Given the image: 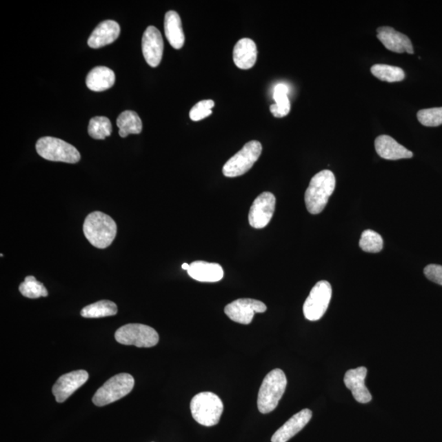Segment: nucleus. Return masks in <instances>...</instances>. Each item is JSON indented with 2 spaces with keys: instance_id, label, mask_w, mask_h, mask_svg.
<instances>
[{
  "instance_id": "obj_1",
  "label": "nucleus",
  "mask_w": 442,
  "mask_h": 442,
  "mask_svg": "<svg viewBox=\"0 0 442 442\" xmlns=\"http://www.w3.org/2000/svg\"><path fill=\"white\" fill-rule=\"evenodd\" d=\"M336 178L330 170H323L314 176L305 194L308 211L313 215L321 213L334 192Z\"/></svg>"
},
{
  "instance_id": "obj_2",
  "label": "nucleus",
  "mask_w": 442,
  "mask_h": 442,
  "mask_svg": "<svg viewBox=\"0 0 442 442\" xmlns=\"http://www.w3.org/2000/svg\"><path fill=\"white\" fill-rule=\"evenodd\" d=\"M83 231L94 247L104 249L110 246L115 239L117 227L111 217L101 212H94L86 218Z\"/></svg>"
},
{
  "instance_id": "obj_3",
  "label": "nucleus",
  "mask_w": 442,
  "mask_h": 442,
  "mask_svg": "<svg viewBox=\"0 0 442 442\" xmlns=\"http://www.w3.org/2000/svg\"><path fill=\"white\" fill-rule=\"evenodd\" d=\"M288 380L280 369L270 371L262 382L258 393L257 407L262 414H269L277 409L286 390Z\"/></svg>"
},
{
  "instance_id": "obj_4",
  "label": "nucleus",
  "mask_w": 442,
  "mask_h": 442,
  "mask_svg": "<svg viewBox=\"0 0 442 442\" xmlns=\"http://www.w3.org/2000/svg\"><path fill=\"white\" fill-rule=\"evenodd\" d=\"M192 418L205 427L217 425L224 410V405L216 394L204 392L197 394L190 403Z\"/></svg>"
},
{
  "instance_id": "obj_5",
  "label": "nucleus",
  "mask_w": 442,
  "mask_h": 442,
  "mask_svg": "<svg viewBox=\"0 0 442 442\" xmlns=\"http://www.w3.org/2000/svg\"><path fill=\"white\" fill-rule=\"evenodd\" d=\"M38 154L46 160L75 164L81 160L77 148L63 140L54 137H43L37 143Z\"/></svg>"
},
{
  "instance_id": "obj_6",
  "label": "nucleus",
  "mask_w": 442,
  "mask_h": 442,
  "mask_svg": "<svg viewBox=\"0 0 442 442\" xmlns=\"http://www.w3.org/2000/svg\"><path fill=\"white\" fill-rule=\"evenodd\" d=\"M134 379L129 374H119L108 379L95 392L93 402L95 405L104 406L113 403L128 395L133 390Z\"/></svg>"
},
{
  "instance_id": "obj_7",
  "label": "nucleus",
  "mask_w": 442,
  "mask_h": 442,
  "mask_svg": "<svg viewBox=\"0 0 442 442\" xmlns=\"http://www.w3.org/2000/svg\"><path fill=\"white\" fill-rule=\"evenodd\" d=\"M261 152V143L257 140H252L245 144L242 150L232 157L229 161H227V163L223 166V174L229 178L243 176L259 159Z\"/></svg>"
},
{
  "instance_id": "obj_8",
  "label": "nucleus",
  "mask_w": 442,
  "mask_h": 442,
  "mask_svg": "<svg viewBox=\"0 0 442 442\" xmlns=\"http://www.w3.org/2000/svg\"><path fill=\"white\" fill-rule=\"evenodd\" d=\"M117 343L137 348H152L159 341V336L152 327L141 323H129L118 329L115 334Z\"/></svg>"
},
{
  "instance_id": "obj_9",
  "label": "nucleus",
  "mask_w": 442,
  "mask_h": 442,
  "mask_svg": "<svg viewBox=\"0 0 442 442\" xmlns=\"http://www.w3.org/2000/svg\"><path fill=\"white\" fill-rule=\"evenodd\" d=\"M331 284L322 280L314 286L303 305L305 319L310 321H317L325 314L331 301Z\"/></svg>"
},
{
  "instance_id": "obj_10",
  "label": "nucleus",
  "mask_w": 442,
  "mask_h": 442,
  "mask_svg": "<svg viewBox=\"0 0 442 442\" xmlns=\"http://www.w3.org/2000/svg\"><path fill=\"white\" fill-rule=\"evenodd\" d=\"M277 199L270 192H262L254 201L249 211V224L255 229H263L274 216Z\"/></svg>"
},
{
  "instance_id": "obj_11",
  "label": "nucleus",
  "mask_w": 442,
  "mask_h": 442,
  "mask_svg": "<svg viewBox=\"0 0 442 442\" xmlns=\"http://www.w3.org/2000/svg\"><path fill=\"white\" fill-rule=\"evenodd\" d=\"M266 310L267 306L261 301L241 299L228 304L225 313L234 322L249 325L256 313H264Z\"/></svg>"
},
{
  "instance_id": "obj_12",
  "label": "nucleus",
  "mask_w": 442,
  "mask_h": 442,
  "mask_svg": "<svg viewBox=\"0 0 442 442\" xmlns=\"http://www.w3.org/2000/svg\"><path fill=\"white\" fill-rule=\"evenodd\" d=\"M164 43L159 30L148 26L143 33L142 50L144 59L152 68H157L163 59Z\"/></svg>"
},
{
  "instance_id": "obj_13",
  "label": "nucleus",
  "mask_w": 442,
  "mask_h": 442,
  "mask_svg": "<svg viewBox=\"0 0 442 442\" xmlns=\"http://www.w3.org/2000/svg\"><path fill=\"white\" fill-rule=\"evenodd\" d=\"M89 379V374L86 370L72 371L66 374L57 381L52 387V394L57 401L63 403L68 399L78 388L84 385Z\"/></svg>"
},
{
  "instance_id": "obj_14",
  "label": "nucleus",
  "mask_w": 442,
  "mask_h": 442,
  "mask_svg": "<svg viewBox=\"0 0 442 442\" xmlns=\"http://www.w3.org/2000/svg\"><path fill=\"white\" fill-rule=\"evenodd\" d=\"M377 37L386 49L398 54L407 52L414 54L412 42L408 37L402 34L390 26H382L377 30Z\"/></svg>"
},
{
  "instance_id": "obj_15",
  "label": "nucleus",
  "mask_w": 442,
  "mask_h": 442,
  "mask_svg": "<svg viewBox=\"0 0 442 442\" xmlns=\"http://www.w3.org/2000/svg\"><path fill=\"white\" fill-rule=\"evenodd\" d=\"M367 372L365 367H359L348 370L344 377L345 387L351 390L354 399L361 404H367L372 401L371 394L365 385Z\"/></svg>"
},
{
  "instance_id": "obj_16",
  "label": "nucleus",
  "mask_w": 442,
  "mask_h": 442,
  "mask_svg": "<svg viewBox=\"0 0 442 442\" xmlns=\"http://www.w3.org/2000/svg\"><path fill=\"white\" fill-rule=\"evenodd\" d=\"M312 418V410L304 409L283 424L271 439L272 442H287L292 439L299 432L308 425L310 420Z\"/></svg>"
},
{
  "instance_id": "obj_17",
  "label": "nucleus",
  "mask_w": 442,
  "mask_h": 442,
  "mask_svg": "<svg viewBox=\"0 0 442 442\" xmlns=\"http://www.w3.org/2000/svg\"><path fill=\"white\" fill-rule=\"evenodd\" d=\"M374 146L379 157L386 160L411 159L414 154L389 135H380L375 139Z\"/></svg>"
},
{
  "instance_id": "obj_18",
  "label": "nucleus",
  "mask_w": 442,
  "mask_h": 442,
  "mask_svg": "<svg viewBox=\"0 0 442 442\" xmlns=\"http://www.w3.org/2000/svg\"><path fill=\"white\" fill-rule=\"evenodd\" d=\"M120 33V26L116 21H104L92 32L88 45L92 49H99L115 41Z\"/></svg>"
},
{
  "instance_id": "obj_19",
  "label": "nucleus",
  "mask_w": 442,
  "mask_h": 442,
  "mask_svg": "<svg viewBox=\"0 0 442 442\" xmlns=\"http://www.w3.org/2000/svg\"><path fill=\"white\" fill-rule=\"evenodd\" d=\"M188 274L192 279L203 283H216L224 277V270L221 265L203 261L192 262Z\"/></svg>"
},
{
  "instance_id": "obj_20",
  "label": "nucleus",
  "mask_w": 442,
  "mask_h": 442,
  "mask_svg": "<svg viewBox=\"0 0 442 442\" xmlns=\"http://www.w3.org/2000/svg\"><path fill=\"white\" fill-rule=\"evenodd\" d=\"M234 63L240 69L248 70L254 67L257 59L256 43L249 38L241 39L233 51Z\"/></svg>"
},
{
  "instance_id": "obj_21",
  "label": "nucleus",
  "mask_w": 442,
  "mask_h": 442,
  "mask_svg": "<svg viewBox=\"0 0 442 442\" xmlns=\"http://www.w3.org/2000/svg\"><path fill=\"white\" fill-rule=\"evenodd\" d=\"M164 28L166 39L174 49L181 50L185 45V37L182 28L181 17L177 12L165 13Z\"/></svg>"
},
{
  "instance_id": "obj_22",
  "label": "nucleus",
  "mask_w": 442,
  "mask_h": 442,
  "mask_svg": "<svg viewBox=\"0 0 442 442\" xmlns=\"http://www.w3.org/2000/svg\"><path fill=\"white\" fill-rule=\"evenodd\" d=\"M115 73L110 68L97 67L92 69L86 78V86L92 91L102 92L115 84Z\"/></svg>"
},
{
  "instance_id": "obj_23",
  "label": "nucleus",
  "mask_w": 442,
  "mask_h": 442,
  "mask_svg": "<svg viewBox=\"0 0 442 442\" xmlns=\"http://www.w3.org/2000/svg\"><path fill=\"white\" fill-rule=\"evenodd\" d=\"M117 125L119 128V135L125 138L129 134H139L142 132L143 123L138 114L134 111H125L117 118Z\"/></svg>"
},
{
  "instance_id": "obj_24",
  "label": "nucleus",
  "mask_w": 442,
  "mask_h": 442,
  "mask_svg": "<svg viewBox=\"0 0 442 442\" xmlns=\"http://www.w3.org/2000/svg\"><path fill=\"white\" fill-rule=\"evenodd\" d=\"M288 88L285 84H279L274 87L273 98L275 103L270 109L274 117H286L291 110V103L288 98Z\"/></svg>"
},
{
  "instance_id": "obj_25",
  "label": "nucleus",
  "mask_w": 442,
  "mask_h": 442,
  "mask_svg": "<svg viewBox=\"0 0 442 442\" xmlns=\"http://www.w3.org/2000/svg\"><path fill=\"white\" fill-rule=\"evenodd\" d=\"M117 306L111 301L103 300L86 306L82 309L81 317L89 319H97L115 316Z\"/></svg>"
},
{
  "instance_id": "obj_26",
  "label": "nucleus",
  "mask_w": 442,
  "mask_h": 442,
  "mask_svg": "<svg viewBox=\"0 0 442 442\" xmlns=\"http://www.w3.org/2000/svg\"><path fill=\"white\" fill-rule=\"evenodd\" d=\"M371 73L380 81L388 83L400 82L405 77V74L401 68L386 64L374 65L371 68Z\"/></svg>"
},
{
  "instance_id": "obj_27",
  "label": "nucleus",
  "mask_w": 442,
  "mask_h": 442,
  "mask_svg": "<svg viewBox=\"0 0 442 442\" xmlns=\"http://www.w3.org/2000/svg\"><path fill=\"white\" fill-rule=\"evenodd\" d=\"M88 132L94 139H105L110 137L112 126L110 120L105 117H95L90 121Z\"/></svg>"
},
{
  "instance_id": "obj_28",
  "label": "nucleus",
  "mask_w": 442,
  "mask_h": 442,
  "mask_svg": "<svg viewBox=\"0 0 442 442\" xmlns=\"http://www.w3.org/2000/svg\"><path fill=\"white\" fill-rule=\"evenodd\" d=\"M19 291L21 295L30 299H36L49 295V292L43 284L39 282L34 277H26L24 282L20 284Z\"/></svg>"
},
{
  "instance_id": "obj_29",
  "label": "nucleus",
  "mask_w": 442,
  "mask_h": 442,
  "mask_svg": "<svg viewBox=\"0 0 442 442\" xmlns=\"http://www.w3.org/2000/svg\"><path fill=\"white\" fill-rule=\"evenodd\" d=\"M360 247L363 251L377 253L382 251L383 240L382 236L375 231L367 230L363 232L360 240Z\"/></svg>"
},
{
  "instance_id": "obj_30",
  "label": "nucleus",
  "mask_w": 442,
  "mask_h": 442,
  "mask_svg": "<svg viewBox=\"0 0 442 442\" xmlns=\"http://www.w3.org/2000/svg\"><path fill=\"white\" fill-rule=\"evenodd\" d=\"M417 118L424 126H439L442 125V108L423 109L417 113Z\"/></svg>"
},
{
  "instance_id": "obj_31",
  "label": "nucleus",
  "mask_w": 442,
  "mask_h": 442,
  "mask_svg": "<svg viewBox=\"0 0 442 442\" xmlns=\"http://www.w3.org/2000/svg\"><path fill=\"white\" fill-rule=\"evenodd\" d=\"M215 106L213 100H202L192 108L190 117L192 121H199L212 115V108Z\"/></svg>"
},
{
  "instance_id": "obj_32",
  "label": "nucleus",
  "mask_w": 442,
  "mask_h": 442,
  "mask_svg": "<svg viewBox=\"0 0 442 442\" xmlns=\"http://www.w3.org/2000/svg\"><path fill=\"white\" fill-rule=\"evenodd\" d=\"M424 274L430 281L442 285V265H428L424 268Z\"/></svg>"
},
{
  "instance_id": "obj_33",
  "label": "nucleus",
  "mask_w": 442,
  "mask_h": 442,
  "mask_svg": "<svg viewBox=\"0 0 442 442\" xmlns=\"http://www.w3.org/2000/svg\"><path fill=\"white\" fill-rule=\"evenodd\" d=\"M190 267V265L187 264V263H183V264L182 265V269H183V270H187V271H188V270H189Z\"/></svg>"
}]
</instances>
